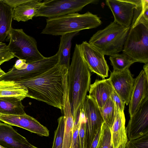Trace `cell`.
Wrapping results in <instances>:
<instances>
[{"label": "cell", "instance_id": "15", "mask_svg": "<svg viewBox=\"0 0 148 148\" xmlns=\"http://www.w3.org/2000/svg\"><path fill=\"white\" fill-rule=\"evenodd\" d=\"M148 97V78L142 70L135 79L129 103L130 117L136 111L144 99Z\"/></svg>", "mask_w": 148, "mask_h": 148}, {"label": "cell", "instance_id": "24", "mask_svg": "<svg viewBox=\"0 0 148 148\" xmlns=\"http://www.w3.org/2000/svg\"><path fill=\"white\" fill-rule=\"evenodd\" d=\"M21 101L12 97H0V113L9 115L26 114Z\"/></svg>", "mask_w": 148, "mask_h": 148}, {"label": "cell", "instance_id": "16", "mask_svg": "<svg viewBox=\"0 0 148 148\" xmlns=\"http://www.w3.org/2000/svg\"><path fill=\"white\" fill-rule=\"evenodd\" d=\"M0 146L4 148H30L32 145L11 125L0 123Z\"/></svg>", "mask_w": 148, "mask_h": 148}, {"label": "cell", "instance_id": "25", "mask_svg": "<svg viewBox=\"0 0 148 148\" xmlns=\"http://www.w3.org/2000/svg\"><path fill=\"white\" fill-rule=\"evenodd\" d=\"M111 64L113 70L120 71L129 69L136 62L127 54L122 53H116L110 56Z\"/></svg>", "mask_w": 148, "mask_h": 148}, {"label": "cell", "instance_id": "1", "mask_svg": "<svg viewBox=\"0 0 148 148\" xmlns=\"http://www.w3.org/2000/svg\"><path fill=\"white\" fill-rule=\"evenodd\" d=\"M68 69L65 66L58 64L38 77L17 82L27 88L28 97L62 112L67 92Z\"/></svg>", "mask_w": 148, "mask_h": 148}, {"label": "cell", "instance_id": "14", "mask_svg": "<svg viewBox=\"0 0 148 148\" xmlns=\"http://www.w3.org/2000/svg\"><path fill=\"white\" fill-rule=\"evenodd\" d=\"M0 121L15 126L41 136H48L49 131L34 118L26 114L9 115L0 114Z\"/></svg>", "mask_w": 148, "mask_h": 148}, {"label": "cell", "instance_id": "30", "mask_svg": "<svg viewBox=\"0 0 148 148\" xmlns=\"http://www.w3.org/2000/svg\"><path fill=\"white\" fill-rule=\"evenodd\" d=\"M125 148H148V133L136 138L128 139Z\"/></svg>", "mask_w": 148, "mask_h": 148}, {"label": "cell", "instance_id": "21", "mask_svg": "<svg viewBox=\"0 0 148 148\" xmlns=\"http://www.w3.org/2000/svg\"><path fill=\"white\" fill-rule=\"evenodd\" d=\"M63 111L64 119V127L62 148H70L72 142L74 123L71 113L68 92Z\"/></svg>", "mask_w": 148, "mask_h": 148}, {"label": "cell", "instance_id": "29", "mask_svg": "<svg viewBox=\"0 0 148 148\" xmlns=\"http://www.w3.org/2000/svg\"><path fill=\"white\" fill-rule=\"evenodd\" d=\"M101 129V134L96 148H112L110 129L104 122Z\"/></svg>", "mask_w": 148, "mask_h": 148}, {"label": "cell", "instance_id": "19", "mask_svg": "<svg viewBox=\"0 0 148 148\" xmlns=\"http://www.w3.org/2000/svg\"><path fill=\"white\" fill-rule=\"evenodd\" d=\"M43 1L28 0L13 10V19L18 22H26L35 16Z\"/></svg>", "mask_w": 148, "mask_h": 148}, {"label": "cell", "instance_id": "36", "mask_svg": "<svg viewBox=\"0 0 148 148\" xmlns=\"http://www.w3.org/2000/svg\"><path fill=\"white\" fill-rule=\"evenodd\" d=\"M27 66V63L25 60L18 59L16 61L15 64L13 66L16 69L21 70L26 68Z\"/></svg>", "mask_w": 148, "mask_h": 148}, {"label": "cell", "instance_id": "27", "mask_svg": "<svg viewBox=\"0 0 148 148\" xmlns=\"http://www.w3.org/2000/svg\"><path fill=\"white\" fill-rule=\"evenodd\" d=\"M136 3L132 21L142 19L148 21V0H136Z\"/></svg>", "mask_w": 148, "mask_h": 148}, {"label": "cell", "instance_id": "5", "mask_svg": "<svg viewBox=\"0 0 148 148\" xmlns=\"http://www.w3.org/2000/svg\"><path fill=\"white\" fill-rule=\"evenodd\" d=\"M122 51L136 62L148 63V21H132Z\"/></svg>", "mask_w": 148, "mask_h": 148}, {"label": "cell", "instance_id": "13", "mask_svg": "<svg viewBox=\"0 0 148 148\" xmlns=\"http://www.w3.org/2000/svg\"><path fill=\"white\" fill-rule=\"evenodd\" d=\"M106 4L111 11L114 21L125 27H130L133 20L136 0H107Z\"/></svg>", "mask_w": 148, "mask_h": 148}, {"label": "cell", "instance_id": "23", "mask_svg": "<svg viewBox=\"0 0 148 148\" xmlns=\"http://www.w3.org/2000/svg\"><path fill=\"white\" fill-rule=\"evenodd\" d=\"M13 10L0 1V43L8 37L12 27Z\"/></svg>", "mask_w": 148, "mask_h": 148}, {"label": "cell", "instance_id": "17", "mask_svg": "<svg viewBox=\"0 0 148 148\" xmlns=\"http://www.w3.org/2000/svg\"><path fill=\"white\" fill-rule=\"evenodd\" d=\"M124 112L116 109V116L111 128L112 148H125L128 138L125 127Z\"/></svg>", "mask_w": 148, "mask_h": 148}, {"label": "cell", "instance_id": "32", "mask_svg": "<svg viewBox=\"0 0 148 148\" xmlns=\"http://www.w3.org/2000/svg\"><path fill=\"white\" fill-rule=\"evenodd\" d=\"M15 56L9 50L8 45L3 42L0 43V64L9 61Z\"/></svg>", "mask_w": 148, "mask_h": 148}, {"label": "cell", "instance_id": "11", "mask_svg": "<svg viewBox=\"0 0 148 148\" xmlns=\"http://www.w3.org/2000/svg\"><path fill=\"white\" fill-rule=\"evenodd\" d=\"M109 79L114 90L123 102L127 105L135 80L129 69L113 70L111 72Z\"/></svg>", "mask_w": 148, "mask_h": 148}, {"label": "cell", "instance_id": "7", "mask_svg": "<svg viewBox=\"0 0 148 148\" xmlns=\"http://www.w3.org/2000/svg\"><path fill=\"white\" fill-rule=\"evenodd\" d=\"M57 54L32 62L27 63L26 68L21 70L13 66L0 78V80L13 81L16 82L38 77L51 69L58 63Z\"/></svg>", "mask_w": 148, "mask_h": 148}, {"label": "cell", "instance_id": "4", "mask_svg": "<svg viewBox=\"0 0 148 148\" xmlns=\"http://www.w3.org/2000/svg\"><path fill=\"white\" fill-rule=\"evenodd\" d=\"M130 27L113 21L94 34L88 42L105 55L119 53L123 50Z\"/></svg>", "mask_w": 148, "mask_h": 148}, {"label": "cell", "instance_id": "37", "mask_svg": "<svg viewBox=\"0 0 148 148\" xmlns=\"http://www.w3.org/2000/svg\"><path fill=\"white\" fill-rule=\"evenodd\" d=\"M101 128L98 131L96 135L94 138L90 148H96L99 142L101 133Z\"/></svg>", "mask_w": 148, "mask_h": 148}, {"label": "cell", "instance_id": "43", "mask_svg": "<svg viewBox=\"0 0 148 148\" xmlns=\"http://www.w3.org/2000/svg\"></svg>", "mask_w": 148, "mask_h": 148}, {"label": "cell", "instance_id": "35", "mask_svg": "<svg viewBox=\"0 0 148 148\" xmlns=\"http://www.w3.org/2000/svg\"><path fill=\"white\" fill-rule=\"evenodd\" d=\"M28 0H0L13 10L17 6L27 1Z\"/></svg>", "mask_w": 148, "mask_h": 148}, {"label": "cell", "instance_id": "2", "mask_svg": "<svg viewBox=\"0 0 148 148\" xmlns=\"http://www.w3.org/2000/svg\"><path fill=\"white\" fill-rule=\"evenodd\" d=\"M90 82V71L83 56L81 45L76 44L68 69L67 78L68 96L74 123L78 121Z\"/></svg>", "mask_w": 148, "mask_h": 148}, {"label": "cell", "instance_id": "33", "mask_svg": "<svg viewBox=\"0 0 148 148\" xmlns=\"http://www.w3.org/2000/svg\"><path fill=\"white\" fill-rule=\"evenodd\" d=\"M110 98L114 103L116 109L121 112H123L125 104L121 100L114 90Z\"/></svg>", "mask_w": 148, "mask_h": 148}, {"label": "cell", "instance_id": "18", "mask_svg": "<svg viewBox=\"0 0 148 148\" xmlns=\"http://www.w3.org/2000/svg\"><path fill=\"white\" fill-rule=\"evenodd\" d=\"M113 91L109 78L97 79L90 85L89 95L95 100L99 108H101Z\"/></svg>", "mask_w": 148, "mask_h": 148}, {"label": "cell", "instance_id": "40", "mask_svg": "<svg viewBox=\"0 0 148 148\" xmlns=\"http://www.w3.org/2000/svg\"><path fill=\"white\" fill-rule=\"evenodd\" d=\"M74 148H80L79 142L78 143Z\"/></svg>", "mask_w": 148, "mask_h": 148}, {"label": "cell", "instance_id": "20", "mask_svg": "<svg viewBox=\"0 0 148 148\" xmlns=\"http://www.w3.org/2000/svg\"><path fill=\"white\" fill-rule=\"evenodd\" d=\"M12 97L20 100L28 97L27 88L18 83L11 81L0 80V97Z\"/></svg>", "mask_w": 148, "mask_h": 148}, {"label": "cell", "instance_id": "6", "mask_svg": "<svg viewBox=\"0 0 148 148\" xmlns=\"http://www.w3.org/2000/svg\"><path fill=\"white\" fill-rule=\"evenodd\" d=\"M7 39L10 51L19 59L30 63L44 58L39 51L37 42L33 37L26 34L22 29H11Z\"/></svg>", "mask_w": 148, "mask_h": 148}, {"label": "cell", "instance_id": "31", "mask_svg": "<svg viewBox=\"0 0 148 148\" xmlns=\"http://www.w3.org/2000/svg\"><path fill=\"white\" fill-rule=\"evenodd\" d=\"M79 121L80 123L79 138L80 148H86L85 136L86 119L82 110L81 109Z\"/></svg>", "mask_w": 148, "mask_h": 148}, {"label": "cell", "instance_id": "10", "mask_svg": "<svg viewBox=\"0 0 148 148\" xmlns=\"http://www.w3.org/2000/svg\"><path fill=\"white\" fill-rule=\"evenodd\" d=\"M80 45L83 56L90 71L103 79L107 77L109 68L105 55L86 41Z\"/></svg>", "mask_w": 148, "mask_h": 148}, {"label": "cell", "instance_id": "41", "mask_svg": "<svg viewBox=\"0 0 148 148\" xmlns=\"http://www.w3.org/2000/svg\"><path fill=\"white\" fill-rule=\"evenodd\" d=\"M30 148H38L33 145H32Z\"/></svg>", "mask_w": 148, "mask_h": 148}, {"label": "cell", "instance_id": "12", "mask_svg": "<svg viewBox=\"0 0 148 148\" xmlns=\"http://www.w3.org/2000/svg\"><path fill=\"white\" fill-rule=\"evenodd\" d=\"M125 128L128 139L134 138L148 133V97L131 117Z\"/></svg>", "mask_w": 148, "mask_h": 148}, {"label": "cell", "instance_id": "28", "mask_svg": "<svg viewBox=\"0 0 148 148\" xmlns=\"http://www.w3.org/2000/svg\"><path fill=\"white\" fill-rule=\"evenodd\" d=\"M58 126L55 131L52 148H62L64 127V119L63 116L58 119Z\"/></svg>", "mask_w": 148, "mask_h": 148}, {"label": "cell", "instance_id": "26", "mask_svg": "<svg viewBox=\"0 0 148 148\" xmlns=\"http://www.w3.org/2000/svg\"><path fill=\"white\" fill-rule=\"evenodd\" d=\"M99 108L104 123L110 129L116 114V109L114 103L110 98L104 106Z\"/></svg>", "mask_w": 148, "mask_h": 148}, {"label": "cell", "instance_id": "39", "mask_svg": "<svg viewBox=\"0 0 148 148\" xmlns=\"http://www.w3.org/2000/svg\"><path fill=\"white\" fill-rule=\"evenodd\" d=\"M1 64H0V78L3 75L5 74V73L1 69L0 67Z\"/></svg>", "mask_w": 148, "mask_h": 148}, {"label": "cell", "instance_id": "38", "mask_svg": "<svg viewBox=\"0 0 148 148\" xmlns=\"http://www.w3.org/2000/svg\"><path fill=\"white\" fill-rule=\"evenodd\" d=\"M143 70L147 77L148 78V63L145 64L143 66Z\"/></svg>", "mask_w": 148, "mask_h": 148}, {"label": "cell", "instance_id": "34", "mask_svg": "<svg viewBox=\"0 0 148 148\" xmlns=\"http://www.w3.org/2000/svg\"><path fill=\"white\" fill-rule=\"evenodd\" d=\"M79 126L80 123L79 121L77 123L74 124L72 142L70 148H74L79 142Z\"/></svg>", "mask_w": 148, "mask_h": 148}, {"label": "cell", "instance_id": "22", "mask_svg": "<svg viewBox=\"0 0 148 148\" xmlns=\"http://www.w3.org/2000/svg\"><path fill=\"white\" fill-rule=\"evenodd\" d=\"M79 32L69 33L61 36L59 49L56 53L58 58V64L65 66L69 69L72 40Z\"/></svg>", "mask_w": 148, "mask_h": 148}, {"label": "cell", "instance_id": "3", "mask_svg": "<svg viewBox=\"0 0 148 148\" xmlns=\"http://www.w3.org/2000/svg\"><path fill=\"white\" fill-rule=\"evenodd\" d=\"M102 22L96 15L88 12L83 14L74 13L47 18L41 34L53 36L64 34L99 26Z\"/></svg>", "mask_w": 148, "mask_h": 148}, {"label": "cell", "instance_id": "42", "mask_svg": "<svg viewBox=\"0 0 148 148\" xmlns=\"http://www.w3.org/2000/svg\"><path fill=\"white\" fill-rule=\"evenodd\" d=\"M0 148H4L3 147H2L0 146Z\"/></svg>", "mask_w": 148, "mask_h": 148}, {"label": "cell", "instance_id": "8", "mask_svg": "<svg viewBox=\"0 0 148 148\" xmlns=\"http://www.w3.org/2000/svg\"><path fill=\"white\" fill-rule=\"evenodd\" d=\"M95 0H45L36 17L53 18L76 13L86 5L95 3Z\"/></svg>", "mask_w": 148, "mask_h": 148}, {"label": "cell", "instance_id": "9", "mask_svg": "<svg viewBox=\"0 0 148 148\" xmlns=\"http://www.w3.org/2000/svg\"><path fill=\"white\" fill-rule=\"evenodd\" d=\"M82 109L85 119V136L86 148H90L98 131L104 122L100 108L95 100L87 95Z\"/></svg>", "mask_w": 148, "mask_h": 148}]
</instances>
